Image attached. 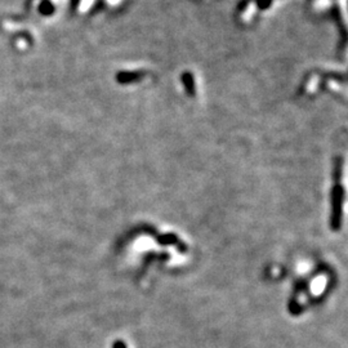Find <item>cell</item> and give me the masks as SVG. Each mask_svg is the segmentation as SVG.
<instances>
[{
    "label": "cell",
    "mask_w": 348,
    "mask_h": 348,
    "mask_svg": "<svg viewBox=\"0 0 348 348\" xmlns=\"http://www.w3.org/2000/svg\"><path fill=\"white\" fill-rule=\"evenodd\" d=\"M39 10H40V13L44 14V16H51L52 13L55 12V6L52 5L49 1H43V3L39 5Z\"/></svg>",
    "instance_id": "6da1fadb"
}]
</instances>
